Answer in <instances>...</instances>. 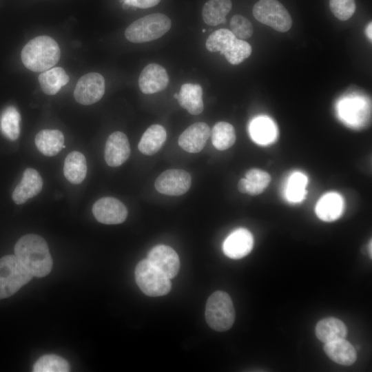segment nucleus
<instances>
[{"label":"nucleus","instance_id":"f257e3e1","mask_svg":"<svg viewBox=\"0 0 372 372\" xmlns=\"http://www.w3.org/2000/svg\"><path fill=\"white\" fill-rule=\"evenodd\" d=\"M14 255L33 276L41 278L52 269V258L45 239L37 234H27L14 245Z\"/></svg>","mask_w":372,"mask_h":372},{"label":"nucleus","instance_id":"f03ea898","mask_svg":"<svg viewBox=\"0 0 372 372\" xmlns=\"http://www.w3.org/2000/svg\"><path fill=\"white\" fill-rule=\"evenodd\" d=\"M60 56L58 43L45 35L31 39L23 48L21 54L23 65L36 72L52 68L59 61Z\"/></svg>","mask_w":372,"mask_h":372},{"label":"nucleus","instance_id":"7ed1b4c3","mask_svg":"<svg viewBox=\"0 0 372 372\" xmlns=\"http://www.w3.org/2000/svg\"><path fill=\"white\" fill-rule=\"evenodd\" d=\"M206 48L211 52H219L232 65L241 63L252 52L249 43L236 38L229 30L225 28L216 30L208 37Z\"/></svg>","mask_w":372,"mask_h":372},{"label":"nucleus","instance_id":"20e7f679","mask_svg":"<svg viewBox=\"0 0 372 372\" xmlns=\"http://www.w3.org/2000/svg\"><path fill=\"white\" fill-rule=\"evenodd\" d=\"M171 20L162 13L146 15L132 23L125 30V38L132 43L156 40L171 28Z\"/></svg>","mask_w":372,"mask_h":372},{"label":"nucleus","instance_id":"39448f33","mask_svg":"<svg viewBox=\"0 0 372 372\" xmlns=\"http://www.w3.org/2000/svg\"><path fill=\"white\" fill-rule=\"evenodd\" d=\"M205 319L208 325L217 331H225L232 327L235 320V310L228 293L216 291L209 297L205 308Z\"/></svg>","mask_w":372,"mask_h":372},{"label":"nucleus","instance_id":"423d86ee","mask_svg":"<svg viewBox=\"0 0 372 372\" xmlns=\"http://www.w3.org/2000/svg\"><path fill=\"white\" fill-rule=\"evenodd\" d=\"M32 277L15 255L2 257L0 259V299L14 294Z\"/></svg>","mask_w":372,"mask_h":372},{"label":"nucleus","instance_id":"0eeeda50","mask_svg":"<svg viewBox=\"0 0 372 372\" xmlns=\"http://www.w3.org/2000/svg\"><path fill=\"white\" fill-rule=\"evenodd\" d=\"M135 278L141 290L151 297L165 296L171 290L170 278L151 264L147 259L140 261L136 265Z\"/></svg>","mask_w":372,"mask_h":372},{"label":"nucleus","instance_id":"6e6552de","mask_svg":"<svg viewBox=\"0 0 372 372\" xmlns=\"http://www.w3.org/2000/svg\"><path fill=\"white\" fill-rule=\"evenodd\" d=\"M253 14L259 22L280 32L288 31L292 19L285 6L277 0H260L253 8Z\"/></svg>","mask_w":372,"mask_h":372},{"label":"nucleus","instance_id":"1a4fd4ad","mask_svg":"<svg viewBox=\"0 0 372 372\" xmlns=\"http://www.w3.org/2000/svg\"><path fill=\"white\" fill-rule=\"evenodd\" d=\"M104 93L103 76L99 73L90 72L79 79L74 91V96L79 103L88 105L98 102Z\"/></svg>","mask_w":372,"mask_h":372},{"label":"nucleus","instance_id":"9d476101","mask_svg":"<svg viewBox=\"0 0 372 372\" xmlns=\"http://www.w3.org/2000/svg\"><path fill=\"white\" fill-rule=\"evenodd\" d=\"M190 174L179 169H167L156 178L154 186L161 194L169 196H180L186 193L191 186Z\"/></svg>","mask_w":372,"mask_h":372},{"label":"nucleus","instance_id":"9b49d317","mask_svg":"<svg viewBox=\"0 0 372 372\" xmlns=\"http://www.w3.org/2000/svg\"><path fill=\"white\" fill-rule=\"evenodd\" d=\"M92 213L96 220L107 225L120 224L127 216V209L125 205L113 197L99 199L93 205Z\"/></svg>","mask_w":372,"mask_h":372},{"label":"nucleus","instance_id":"f8f14e48","mask_svg":"<svg viewBox=\"0 0 372 372\" xmlns=\"http://www.w3.org/2000/svg\"><path fill=\"white\" fill-rule=\"evenodd\" d=\"M147 260L165 273L169 278L175 277L180 268V260L176 252L170 247L159 245L148 253Z\"/></svg>","mask_w":372,"mask_h":372},{"label":"nucleus","instance_id":"ddd939ff","mask_svg":"<svg viewBox=\"0 0 372 372\" xmlns=\"http://www.w3.org/2000/svg\"><path fill=\"white\" fill-rule=\"evenodd\" d=\"M254 247V237L245 228L233 231L225 240L223 245L224 254L232 259H240L248 255Z\"/></svg>","mask_w":372,"mask_h":372},{"label":"nucleus","instance_id":"4468645a","mask_svg":"<svg viewBox=\"0 0 372 372\" xmlns=\"http://www.w3.org/2000/svg\"><path fill=\"white\" fill-rule=\"evenodd\" d=\"M169 83L166 70L156 63L147 65L140 74L138 86L141 91L151 94L165 90Z\"/></svg>","mask_w":372,"mask_h":372},{"label":"nucleus","instance_id":"2eb2a0df","mask_svg":"<svg viewBox=\"0 0 372 372\" xmlns=\"http://www.w3.org/2000/svg\"><path fill=\"white\" fill-rule=\"evenodd\" d=\"M130 154L127 137L121 132H115L107 138L105 146L104 156L110 167H118L125 163Z\"/></svg>","mask_w":372,"mask_h":372},{"label":"nucleus","instance_id":"dca6fc26","mask_svg":"<svg viewBox=\"0 0 372 372\" xmlns=\"http://www.w3.org/2000/svg\"><path fill=\"white\" fill-rule=\"evenodd\" d=\"M210 128L207 123H195L180 135L178 145L187 152L198 153L205 147L210 136Z\"/></svg>","mask_w":372,"mask_h":372},{"label":"nucleus","instance_id":"f3484780","mask_svg":"<svg viewBox=\"0 0 372 372\" xmlns=\"http://www.w3.org/2000/svg\"><path fill=\"white\" fill-rule=\"evenodd\" d=\"M43 179L39 172L32 168L26 169L20 183L12 192V200L17 205L25 203L37 196L42 189Z\"/></svg>","mask_w":372,"mask_h":372},{"label":"nucleus","instance_id":"a211bd4d","mask_svg":"<svg viewBox=\"0 0 372 372\" xmlns=\"http://www.w3.org/2000/svg\"><path fill=\"white\" fill-rule=\"evenodd\" d=\"M271 176L267 172L253 168L245 173V178L238 183V189L242 194L256 196L262 193L271 182Z\"/></svg>","mask_w":372,"mask_h":372},{"label":"nucleus","instance_id":"6ab92c4d","mask_svg":"<svg viewBox=\"0 0 372 372\" xmlns=\"http://www.w3.org/2000/svg\"><path fill=\"white\" fill-rule=\"evenodd\" d=\"M179 105L189 114L197 115L203 111V89L199 84L185 83L178 93Z\"/></svg>","mask_w":372,"mask_h":372},{"label":"nucleus","instance_id":"aec40b11","mask_svg":"<svg viewBox=\"0 0 372 372\" xmlns=\"http://www.w3.org/2000/svg\"><path fill=\"white\" fill-rule=\"evenodd\" d=\"M342 210V198L335 192H329L322 196L316 206V215L325 222H333L338 219Z\"/></svg>","mask_w":372,"mask_h":372},{"label":"nucleus","instance_id":"412c9836","mask_svg":"<svg viewBox=\"0 0 372 372\" xmlns=\"http://www.w3.org/2000/svg\"><path fill=\"white\" fill-rule=\"evenodd\" d=\"M324 351L331 360L341 365H351L357 359L355 348L345 338L325 343Z\"/></svg>","mask_w":372,"mask_h":372},{"label":"nucleus","instance_id":"4be33fe9","mask_svg":"<svg viewBox=\"0 0 372 372\" xmlns=\"http://www.w3.org/2000/svg\"><path fill=\"white\" fill-rule=\"evenodd\" d=\"M315 333L319 340L327 343L345 338L347 335V328L340 320L328 317L317 323Z\"/></svg>","mask_w":372,"mask_h":372},{"label":"nucleus","instance_id":"5701e85b","mask_svg":"<svg viewBox=\"0 0 372 372\" xmlns=\"http://www.w3.org/2000/svg\"><path fill=\"white\" fill-rule=\"evenodd\" d=\"M34 141L41 153L54 156L63 148L64 136L58 130H43L37 133Z\"/></svg>","mask_w":372,"mask_h":372},{"label":"nucleus","instance_id":"b1692460","mask_svg":"<svg viewBox=\"0 0 372 372\" xmlns=\"http://www.w3.org/2000/svg\"><path fill=\"white\" fill-rule=\"evenodd\" d=\"M166 137V130L162 125H152L142 135L138 148L145 155H153L161 148Z\"/></svg>","mask_w":372,"mask_h":372},{"label":"nucleus","instance_id":"393cba45","mask_svg":"<svg viewBox=\"0 0 372 372\" xmlns=\"http://www.w3.org/2000/svg\"><path fill=\"white\" fill-rule=\"evenodd\" d=\"M63 174L70 183L75 185L81 183L87 174L85 156L78 151L69 153L65 159Z\"/></svg>","mask_w":372,"mask_h":372},{"label":"nucleus","instance_id":"a878e982","mask_svg":"<svg viewBox=\"0 0 372 372\" xmlns=\"http://www.w3.org/2000/svg\"><path fill=\"white\" fill-rule=\"evenodd\" d=\"M249 134L255 143L267 145L276 140L277 130L274 123L270 118L260 116L250 123Z\"/></svg>","mask_w":372,"mask_h":372},{"label":"nucleus","instance_id":"bb28decb","mask_svg":"<svg viewBox=\"0 0 372 372\" xmlns=\"http://www.w3.org/2000/svg\"><path fill=\"white\" fill-rule=\"evenodd\" d=\"M68 81V75L60 67L48 69L39 76L41 89L48 95L56 94Z\"/></svg>","mask_w":372,"mask_h":372},{"label":"nucleus","instance_id":"cd10ccee","mask_svg":"<svg viewBox=\"0 0 372 372\" xmlns=\"http://www.w3.org/2000/svg\"><path fill=\"white\" fill-rule=\"evenodd\" d=\"M231 6V0H209L202 10L203 19L209 25L223 23Z\"/></svg>","mask_w":372,"mask_h":372},{"label":"nucleus","instance_id":"c85d7f7f","mask_svg":"<svg viewBox=\"0 0 372 372\" xmlns=\"http://www.w3.org/2000/svg\"><path fill=\"white\" fill-rule=\"evenodd\" d=\"M210 136L213 145L218 150L229 149L234 144L236 138L234 126L225 121L216 123Z\"/></svg>","mask_w":372,"mask_h":372},{"label":"nucleus","instance_id":"c756f323","mask_svg":"<svg viewBox=\"0 0 372 372\" xmlns=\"http://www.w3.org/2000/svg\"><path fill=\"white\" fill-rule=\"evenodd\" d=\"M21 116L14 106H8L0 117V129L2 134L11 141L17 140L20 134Z\"/></svg>","mask_w":372,"mask_h":372},{"label":"nucleus","instance_id":"7c9ffc66","mask_svg":"<svg viewBox=\"0 0 372 372\" xmlns=\"http://www.w3.org/2000/svg\"><path fill=\"white\" fill-rule=\"evenodd\" d=\"M307 177L300 172H295L289 177L285 190L286 198L289 202L300 203L307 194Z\"/></svg>","mask_w":372,"mask_h":372},{"label":"nucleus","instance_id":"2f4dec72","mask_svg":"<svg viewBox=\"0 0 372 372\" xmlns=\"http://www.w3.org/2000/svg\"><path fill=\"white\" fill-rule=\"evenodd\" d=\"M68 362L61 357L53 354L44 355L35 362L34 372H68Z\"/></svg>","mask_w":372,"mask_h":372},{"label":"nucleus","instance_id":"473e14b6","mask_svg":"<svg viewBox=\"0 0 372 372\" xmlns=\"http://www.w3.org/2000/svg\"><path fill=\"white\" fill-rule=\"evenodd\" d=\"M329 8L338 19L346 21L354 14L356 5L355 0H330Z\"/></svg>","mask_w":372,"mask_h":372},{"label":"nucleus","instance_id":"72a5a7b5","mask_svg":"<svg viewBox=\"0 0 372 372\" xmlns=\"http://www.w3.org/2000/svg\"><path fill=\"white\" fill-rule=\"evenodd\" d=\"M231 32L239 39H247L253 34L254 29L251 23L245 17L236 14L230 21Z\"/></svg>","mask_w":372,"mask_h":372},{"label":"nucleus","instance_id":"f704fd0d","mask_svg":"<svg viewBox=\"0 0 372 372\" xmlns=\"http://www.w3.org/2000/svg\"><path fill=\"white\" fill-rule=\"evenodd\" d=\"M161 0H123L124 3L139 8H148L157 5Z\"/></svg>","mask_w":372,"mask_h":372},{"label":"nucleus","instance_id":"c9c22d12","mask_svg":"<svg viewBox=\"0 0 372 372\" xmlns=\"http://www.w3.org/2000/svg\"><path fill=\"white\" fill-rule=\"evenodd\" d=\"M371 28H372V25H371V22H370L369 23V25H367L366 29V35H367L368 38L370 39V40L372 39Z\"/></svg>","mask_w":372,"mask_h":372},{"label":"nucleus","instance_id":"e433bc0d","mask_svg":"<svg viewBox=\"0 0 372 372\" xmlns=\"http://www.w3.org/2000/svg\"><path fill=\"white\" fill-rule=\"evenodd\" d=\"M369 256H370V258H371V241L369 242Z\"/></svg>","mask_w":372,"mask_h":372},{"label":"nucleus","instance_id":"4c0bfd02","mask_svg":"<svg viewBox=\"0 0 372 372\" xmlns=\"http://www.w3.org/2000/svg\"><path fill=\"white\" fill-rule=\"evenodd\" d=\"M174 99H178V93H177V94H175L174 95Z\"/></svg>","mask_w":372,"mask_h":372}]
</instances>
